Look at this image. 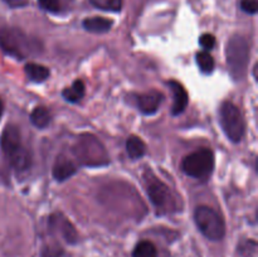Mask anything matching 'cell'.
Masks as SVG:
<instances>
[{
    "label": "cell",
    "mask_w": 258,
    "mask_h": 257,
    "mask_svg": "<svg viewBox=\"0 0 258 257\" xmlns=\"http://www.w3.org/2000/svg\"><path fill=\"white\" fill-rule=\"evenodd\" d=\"M214 168V154L211 149L202 148L185 156L181 169L186 175L196 179H204L211 175Z\"/></svg>",
    "instance_id": "8992f818"
},
{
    "label": "cell",
    "mask_w": 258,
    "mask_h": 257,
    "mask_svg": "<svg viewBox=\"0 0 258 257\" xmlns=\"http://www.w3.org/2000/svg\"><path fill=\"white\" fill-rule=\"evenodd\" d=\"M42 9L50 13H58L62 10V0H38Z\"/></svg>",
    "instance_id": "7402d4cb"
},
{
    "label": "cell",
    "mask_w": 258,
    "mask_h": 257,
    "mask_svg": "<svg viewBox=\"0 0 258 257\" xmlns=\"http://www.w3.org/2000/svg\"><path fill=\"white\" fill-rule=\"evenodd\" d=\"M52 116L48 108L43 107V106H38L30 113V122L35 126L37 128H44L50 123Z\"/></svg>",
    "instance_id": "2e32d148"
},
{
    "label": "cell",
    "mask_w": 258,
    "mask_h": 257,
    "mask_svg": "<svg viewBox=\"0 0 258 257\" xmlns=\"http://www.w3.org/2000/svg\"><path fill=\"white\" fill-rule=\"evenodd\" d=\"M112 20L103 17H91L83 20L82 23L83 28H85L87 32L97 33V34L108 32V30L111 29V27H112Z\"/></svg>",
    "instance_id": "4fadbf2b"
},
{
    "label": "cell",
    "mask_w": 258,
    "mask_h": 257,
    "mask_svg": "<svg viewBox=\"0 0 258 257\" xmlns=\"http://www.w3.org/2000/svg\"><path fill=\"white\" fill-rule=\"evenodd\" d=\"M95 8L106 12H120L122 8V0H90Z\"/></svg>",
    "instance_id": "d6986e66"
},
{
    "label": "cell",
    "mask_w": 258,
    "mask_h": 257,
    "mask_svg": "<svg viewBox=\"0 0 258 257\" xmlns=\"http://www.w3.org/2000/svg\"><path fill=\"white\" fill-rule=\"evenodd\" d=\"M199 44L206 49V52H208V50L213 49L214 45H216V37L213 34L206 33L199 38Z\"/></svg>",
    "instance_id": "cb8c5ba5"
},
{
    "label": "cell",
    "mask_w": 258,
    "mask_h": 257,
    "mask_svg": "<svg viewBox=\"0 0 258 257\" xmlns=\"http://www.w3.org/2000/svg\"><path fill=\"white\" fill-rule=\"evenodd\" d=\"M169 87H170L171 92H173V107H171V112L173 115H180L184 110L186 108L189 102L188 98V92L185 91V88L183 87L181 83H179L178 81H169L168 82Z\"/></svg>",
    "instance_id": "8fae6325"
},
{
    "label": "cell",
    "mask_w": 258,
    "mask_h": 257,
    "mask_svg": "<svg viewBox=\"0 0 258 257\" xmlns=\"http://www.w3.org/2000/svg\"><path fill=\"white\" fill-rule=\"evenodd\" d=\"M219 121L227 138L233 143H239L244 135L246 125L241 110L231 101L222 103L219 110Z\"/></svg>",
    "instance_id": "277c9868"
},
{
    "label": "cell",
    "mask_w": 258,
    "mask_h": 257,
    "mask_svg": "<svg viewBox=\"0 0 258 257\" xmlns=\"http://www.w3.org/2000/svg\"><path fill=\"white\" fill-rule=\"evenodd\" d=\"M197 63L203 73H211L214 70V59L208 52L197 53Z\"/></svg>",
    "instance_id": "ffe728a7"
},
{
    "label": "cell",
    "mask_w": 258,
    "mask_h": 257,
    "mask_svg": "<svg viewBox=\"0 0 258 257\" xmlns=\"http://www.w3.org/2000/svg\"><path fill=\"white\" fill-rule=\"evenodd\" d=\"M0 148L2 153L4 154L8 161L14 159L20 151L24 150V146L22 145V136H20L19 128L15 125H8L3 130L0 136Z\"/></svg>",
    "instance_id": "ba28073f"
},
{
    "label": "cell",
    "mask_w": 258,
    "mask_h": 257,
    "mask_svg": "<svg viewBox=\"0 0 258 257\" xmlns=\"http://www.w3.org/2000/svg\"><path fill=\"white\" fill-rule=\"evenodd\" d=\"M40 257H64V252L57 244H47L43 247Z\"/></svg>",
    "instance_id": "44dd1931"
},
{
    "label": "cell",
    "mask_w": 258,
    "mask_h": 257,
    "mask_svg": "<svg viewBox=\"0 0 258 257\" xmlns=\"http://www.w3.org/2000/svg\"><path fill=\"white\" fill-rule=\"evenodd\" d=\"M164 100V95L159 91H149L136 96V103L139 110L145 115H153L160 107Z\"/></svg>",
    "instance_id": "30bf717a"
},
{
    "label": "cell",
    "mask_w": 258,
    "mask_h": 257,
    "mask_svg": "<svg viewBox=\"0 0 258 257\" xmlns=\"http://www.w3.org/2000/svg\"><path fill=\"white\" fill-rule=\"evenodd\" d=\"M256 249L257 243L254 241H249V239L244 243H241V246H239V252L244 257H254L256 256Z\"/></svg>",
    "instance_id": "603a6c76"
},
{
    "label": "cell",
    "mask_w": 258,
    "mask_h": 257,
    "mask_svg": "<svg viewBox=\"0 0 258 257\" xmlns=\"http://www.w3.org/2000/svg\"><path fill=\"white\" fill-rule=\"evenodd\" d=\"M3 111H4V103H3L2 98H0V117H2L3 115Z\"/></svg>",
    "instance_id": "4316f807"
},
{
    "label": "cell",
    "mask_w": 258,
    "mask_h": 257,
    "mask_svg": "<svg viewBox=\"0 0 258 257\" xmlns=\"http://www.w3.org/2000/svg\"><path fill=\"white\" fill-rule=\"evenodd\" d=\"M49 226L50 228L55 229V231L59 232L60 236L63 237L66 242L73 244L77 242V231L75 229V227L72 226L68 218L63 217L62 214L55 213L53 216L49 217Z\"/></svg>",
    "instance_id": "9c48e42d"
},
{
    "label": "cell",
    "mask_w": 258,
    "mask_h": 257,
    "mask_svg": "<svg viewBox=\"0 0 258 257\" xmlns=\"http://www.w3.org/2000/svg\"><path fill=\"white\" fill-rule=\"evenodd\" d=\"M76 171H77V165L72 160L62 155L55 159V163L52 169L53 178L58 181H63L71 178L72 175H75Z\"/></svg>",
    "instance_id": "7c38bea8"
},
{
    "label": "cell",
    "mask_w": 258,
    "mask_h": 257,
    "mask_svg": "<svg viewBox=\"0 0 258 257\" xmlns=\"http://www.w3.org/2000/svg\"><path fill=\"white\" fill-rule=\"evenodd\" d=\"M85 83L81 80H77L75 81L70 87H66L64 90H63L62 96L64 100L68 101V102H78V101H81V98L85 96Z\"/></svg>",
    "instance_id": "e0dca14e"
},
{
    "label": "cell",
    "mask_w": 258,
    "mask_h": 257,
    "mask_svg": "<svg viewBox=\"0 0 258 257\" xmlns=\"http://www.w3.org/2000/svg\"><path fill=\"white\" fill-rule=\"evenodd\" d=\"M3 2L9 5L10 8H22L28 4L27 0H3Z\"/></svg>",
    "instance_id": "484cf974"
},
{
    "label": "cell",
    "mask_w": 258,
    "mask_h": 257,
    "mask_svg": "<svg viewBox=\"0 0 258 257\" xmlns=\"http://www.w3.org/2000/svg\"><path fill=\"white\" fill-rule=\"evenodd\" d=\"M126 151L131 159H140L146 154V144L139 136H130L126 140Z\"/></svg>",
    "instance_id": "9a60e30c"
},
{
    "label": "cell",
    "mask_w": 258,
    "mask_h": 257,
    "mask_svg": "<svg viewBox=\"0 0 258 257\" xmlns=\"http://www.w3.org/2000/svg\"><path fill=\"white\" fill-rule=\"evenodd\" d=\"M241 9L248 14H256L258 10V0H241Z\"/></svg>",
    "instance_id": "d4e9b609"
},
{
    "label": "cell",
    "mask_w": 258,
    "mask_h": 257,
    "mask_svg": "<svg viewBox=\"0 0 258 257\" xmlns=\"http://www.w3.org/2000/svg\"><path fill=\"white\" fill-rule=\"evenodd\" d=\"M194 221L199 231L211 241H219L226 234L223 218L211 207L199 206L194 212Z\"/></svg>",
    "instance_id": "3957f363"
},
{
    "label": "cell",
    "mask_w": 258,
    "mask_h": 257,
    "mask_svg": "<svg viewBox=\"0 0 258 257\" xmlns=\"http://www.w3.org/2000/svg\"><path fill=\"white\" fill-rule=\"evenodd\" d=\"M0 48L10 57L24 59L39 54L43 50V44L19 28L3 27L0 28Z\"/></svg>",
    "instance_id": "6da1fadb"
},
{
    "label": "cell",
    "mask_w": 258,
    "mask_h": 257,
    "mask_svg": "<svg viewBox=\"0 0 258 257\" xmlns=\"http://www.w3.org/2000/svg\"><path fill=\"white\" fill-rule=\"evenodd\" d=\"M73 153L78 160L85 165H105L108 163V156L100 141L90 135L80 138L73 148Z\"/></svg>",
    "instance_id": "5b68a950"
},
{
    "label": "cell",
    "mask_w": 258,
    "mask_h": 257,
    "mask_svg": "<svg viewBox=\"0 0 258 257\" xmlns=\"http://www.w3.org/2000/svg\"><path fill=\"white\" fill-rule=\"evenodd\" d=\"M24 71L25 75L28 76V78H29L30 81H33V82H43V81L47 80L50 75L49 68L33 62L27 63L24 67Z\"/></svg>",
    "instance_id": "5bb4252c"
},
{
    "label": "cell",
    "mask_w": 258,
    "mask_h": 257,
    "mask_svg": "<svg viewBox=\"0 0 258 257\" xmlns=\"http://www.w3.org/2000/svg\"><path fill=\"white\" fill-rule=\"evenodd\" d=\"M146 190H148L151 203L155 206L156 209L169 211V209L174 208L175 199L173 198L170 189L165 183L151 176L150 179H148V189Z\"/></svg>",
    "instance_id": "52a82bcc"
},
{
    "label": "cell",
    "mask_w": 258,
    "mask_h": 257,
    "mask_svg": "<svg viewBox=\"0 0 258 257\" xmlns=\"http://www.w3.org/2000/svg\"><path fill=\"white\" fill-rule=\"evenodd\" d=\"M133 257H158V249L150 241H140L133 251Z\"/></svg>",
    "instance_id": "ac0fdd59"
},
{
    "label": "cell",
    "mask_w": 258,
    "mask_h": 257,
    "mask_svg": "<svg viewBox=\"0 0 258 257\" xmlns=\"http://www.w3.org/2000/svg\"><path fill=\"white\" fill-rule=\"evenodd\" d=\"M227 65L229 73L236 81L246 76L249 60V44L242 35H233L227 43Z\"/></svg>",
    "instance_id": "7a4b0ae2"
}]
</instances>
